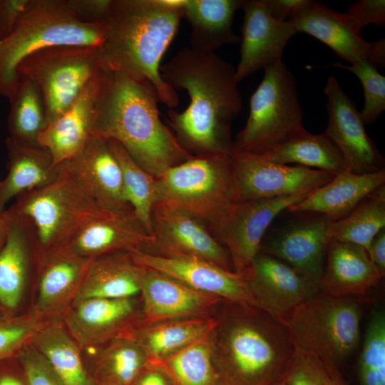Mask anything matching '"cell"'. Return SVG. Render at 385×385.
<instances>
[{"label": "cell", "mask_w": 385, "mask_h": 385, "mask_svg": "<svg viewBox=\"0 0 385 385\" xmlns=\"http://www.w3.org/2000/svg\"><path fill=\"white\" fill-rule=\"evenodd\" d=\"M160 73L174 90H185L190 97L185 111L167 113L180 145L195 156L232 155L231 125L242 108L235 68L215 53L188 47L160 65Z\"/></svg>", "instance_id": "obj_1"}, {"label": "cell", "mask_w": 385, "mask_h": 385, "mask_svg": "<svg viewBox=\"0 0 385 385\" xmlns=\"http://www.w3.org/2000/svg\"><path fill=\"white\" fill-rule=\"evenodd\" d=\"M159 102L151 82L101 70L93 135L119 143L138 165L155 178L192 156L161 120Z\"/></svg>", "instance_id": "obj_2"}, {"label": "cell", "mask_w": 385, "mask_h": 385, "mask_svg": "<svg viewBox=\"0 0 385 385\" xmlns=\"http://www.w3.org/2000/svg\"><path fill=\"white\" fill-rule=\"evenodd\" d=\"M183 1L111 0L103 22L102 70L151 82L170 109L178 106L179 98L163 80L160 66L179 29Z\"/></svg>", "instance_id": "obj_3"}, {"label": "cell", "mask_w": 385, "mask_h": 385, "mask_svg": "<svg viewBox=\"0 0 385 385\" xmlns=\"http://www.w3.org/2000/svg\"><path fill=\"white\" fill-rule=\"evenodd\" d=\"M211 335L217 385H271L289 371L295 351L287 329L264 310L225 301Z\"/></svg>", "instance_id": "obj_4"}, {"label": "cell", "mask_w": 385, "mask_h": 385, "mask_svg": "<svg viewBox=\"0 0 385 385\" xmlns=\"http://www.w3.org/2000/svg\"><path fill=\"white\" fill-rule=\"evenodd\" d=\"M104 32L103 23L78 19L65 0H29L12 31L0 41V96H12L16 68L29 54L52 46H101Z\"/></svg>", "instance_id": "obj_5"}, {"label": "cell", "mask_w": 385, "mask_h": 385, "mask_svg": "<svg viewBox=\"0 0 385 385\" xmlns=\"http://www.w3.org/2000/svg\"><path fill=\"white\" fill-rule=\"evenodd\" d=\"M361 314L358 299L319 292L296 307L282 324L296 354L332 372L356 349Z\"/></svg>", "instance_id": "obj_6"}, {"label": "cell", "mask_w": 385, "mask_h": 385, "mask_svg": "<svg viewBox=\"0 0 385 385\" xmlns=\"http://www.w3.org/2000/svg\"><path fill=\"white\" fill-rule=\"evenodd\" d=\"M156 200L201 222L208 230L238 202L231 155H192L155 178Z\"/></svg>", "instance_id": "obj_7"}, {"label": "cell", "mask_w": 385, "mask_h": 385, "mask_svg": "<svg viewBox=\"0 0 385 385\" xmlns=\"http://www.w3.org/2000/svg\"><path fill=\"white\" fill-rule=\"evenodd\" d=\"M57 167L45 185L23 192L11 207L33 222L47 252L66 247L84 228L108 211L71 175Z\"/></svg>", "instance_id": "obj_8"}, {"label": "cell", "mask_w": 385, "mask_h": 385, "mask_svg": "<svg viewBox=\"0 0 385 385\" xmlns=\"http://www.w3.org/2000/svg\"><path fill=\"white\" fill-rule=\"evenodd\" d=\"M264 71L246 124L232 140L233 151L263 155L304 128L294 74L282 60Z\"/></svg>", "instance_id": "obj_9"}, {"label": "cell", "mask_w": 385, "mask_h": 385, "mask_svg": "<svg viewBox=\"0 0 385 385\" xmlns=\"http://www.w3.org/2000/svg\"><path fill=\"white\" fill-rule=\"evenodd\" d=\"M101 69V46L59 45L29 54L20 62L16 72L38 87L45 104L46 126Z\"/></svg>", "instance_id": "obj_10"}, {"label": "cell", "mask_w": 385, "mask_h": 385, "mask_svg": "<svg viewBox=\"0 0 385 385\" xmlns=\"http://www.w3.org/2000/svg\"><path fill=\"white\" fill-rule=\"evenodd\" d=\"M311 192L234 204L209 231L228 252L233 272L244 276L275 219Z\"/></svg>", "instance_id": "obj_11"}, {"label": "cell", "mask_w": 385, "mask_h": 385, "mask_svg": "<svg viewBox=\"0 0 385 385\" xmlns=\"http://www.w3.org/2000/svg\"><path fill=\"white\" fill-rule=\"evenodd\" d=\"M292 217L267 232L260 252L282 260L320 290L333 220L314 212H292Z\"/></svg>", "instance_id": "obj_12"}, {"label": "cell", "mask_w": 385, "mask_h": 385, "mask_svg": "<svg viewBox=\"0 0 385 385\" xmlns=\"http://www.w3.org/2000/svg\"><path fill=\"white\" fill-rule=\"evenodd\" d=\"M231 157L238 202L312 192L337 175L301 165L272 163L247 153L233 151Z\"/></svg>", "instance_id": "obj_13"}, {"label": "cell", "mask_w": 385, "mask_h": 385, "mask_svg": "<svg viewBox=\"0 0 385 385\" xmlns=\"http://www.w3.org/2000/svg\"><path fill=\"white\" fill-rule=\"evenodd\" d=\"M151 227L153 241L144 252L166 257L200 259L233 272L227 250L194 217L155 204Z\"/></svg>", "instance_id": "obj_14"}, {"label": "cell", "mask_w": 385, "mask_h": 385, "mask_svg": "<svg viewBox=\"0 0 385 385\" xmlns=\"http://www.w3.org/2000/svg\"><path fill=\"white\" fill-rule=\"evenodd\" d=\"M328 124L324 134L342 157L348 171L364 174L384 170V159L367 135L354 102L329 76L324 89Z\"/></svg>", "instance_id": "obj_15"}, {"label": "cell", "mask_w": 385, "mask_h": 385, "mask_svg": "<svg viewBox=\"0 0 385 385\" xmlns=\"http://www.w3.org/2000/svg\"><path fill=\"white\" fill-rule=\"evenodd\" d=\"M2 217L6 234L0 249V305L9 312L20 304L31 276L38 277L45 252L29 218L11 207Z\"/></svg>", "instance_id": "obj_16"}, {"label": "cell", "mask_w": 385, "mask_h": 385, "mask_svg": "<svg viewBox=\"0 0 385 385\" xmlns=\"http://www.w3.org/2000/svg\"><path fill=\"white\" fill-rule=\"evenodd\" d=\"M290 20L297 33L312 36L350 64L366 61L377 68L384 67V38L373 43L365 41L361 30L344 13L310 1Z\"/></svg>", "instance_id": "obj_17"}, {"label": "cell", "mask_w": 385, "mask_h": 385, "mask_svg": "<svg viewBox=\"0 0 385 385\" xmlns=\"http://www.w3.org/2000/svg\"><path fill=\"white\" fill-rule=\"evenodd\" d=\"M244 276L257 307L282 324L296 307L320 292L289 265L262 252L256 256Z\"/></svg>", "instance_id": "obj_18"}, {"label": "cell", "mask_w": 385, "mask_h": 385, "mask_svg": "<svg viewBox=\"0 0 385 385\" xmlns=\"http://www.w3.org/2000/svg\"><path fill=\"white\" fill-rule=\"evenodd\" d=\"M140 319L135 297L88 298L76 301L62 321L82 350L98 349L124 335Z\"/></svg>", "instance_id": "obj_19"}, {"label": "cell", "mask_w": 385, "mask_h": 385, "mask_svg": "<svg viewBox=\"0 0 385 385\" xmlns=\"http://www.w3.org/2000/svg\"><path fill=\"white\" fill-rule=\"evenodd\" d=\"M140 294V319L136 326L183 318L212 317L226 301L148 268Z\"/></svg>", "instance_id": "obj_20"}, {"label": "cell", "mask_w": 385, "mask_h": 385, "mask_svg": "<svg viewBox=\"0 0 385 385\" xmlns=\"http://www.w3.org/2000/svg\"><path fill=\"white\" fill-rule=\"evenodd\" d=\"M240 58L235 68L237 83L282 60L289 40L297 34L291 20L280 21L268 12L265 0H243Z\"/></svg>", "instance_id": "obj_21"}, {"label": "cell", "mask_w": 385, "mask_h": 385, "mask_svg": "<svg viewBox=\"0 0 385 385\" xmlns=\"http://www.w3.org/2000/svg\"><path fill=\"white\" fill-rule=\"evenodd\" d=\"M132 256L143 267L165 274L194 289L227 302L258 307L245 276L212 262L197 258L166 257L144 252L133 253Z\"/></svg>", "instance_id": "obj_22"}, {"label": "cell", "mask_w": 385, "mask_h": 385, "mask_svg": "<svg viewBox=\"0 0 385 385\" xmlns=\"http://www.w3.org/2000/svg\"><path fill=\"white\" fill-rule=\"evenodd\" d=\"M93 261L66 248L45 252L32 310L45 321L62 319L76 302Z\"/></svg>", "instance_id": "obj_23"}, {"label": "cell", "mask_w": 385, "mask_h": 385, "mask_svg": "<svg viewBox=\"0 0 385 385\" xmlns=\"http://www.w3.org/2000/svg\"><path fill=\"white\" fill-rule=\"evenodd\" d=\"M153 237L131 207L108 211L84 228L66 247L83 257L144 252Z\"/></svg>", "instance_id": "obj_24"}, {"label": "cell", "mask_w": 385, "mask_h": 385, "mask_svg": "<svg viewBox=\"0 0 385 385\" xmlns=\"http://www.w3.org/2000/svg\"><path fill=\"white\" fill-rule=\"evenodd\" d=\"M57 166L73 177L104 209L131 207L125 198L120 168L106 140L94 135L81 153Z\"/></svg>", "instance_id": "obj_25"}, {"label": "cell", "mask_w": 385, "mask_h": 385, "mask_svg": "<svg viewBox=\"0 0 385 385\" xmlns=\"http://www.w3.org/2000/svg\"><path fill=\"white\" fill-rule=\"evenodd\" d=\"M101 70L88 82L74 101L38 135V143L49 151L55 166L81 153L94 136L95 104Z\"/></svg>", "instance_id": "obj_26"}, {"label": "cell", "mask_w": 385, "mask_h": 385, "mask_svg": "<svg viewBox=\"0 0 385 385\" xmlns=\"http://www.w3.org/2000/svg\"><path fill=\"white\" fill-rule=\"evenodd\" d=\"M383 277L364 247L329 241L320 292L336 297L363 295Z\"/></svg>", "instance_id": "obj_27"}, {"label": "cell", "mask_w": 385, "mask_h": 385, "mask_svg": "<svg viewBox=\"0 0 385 385\" xmlns=\"http://www.w3.org/2000/svg\"><path fill=\"white\" fill-rule=\"evenodd\" d=\"M384 183L385 170L364 174L346 170L337 174L331 181L287 211L319 213L337 221L349 214L364 197Z\"/></svg>", "instance_id": "obj_28"}, {"label": "cell", "mask_w": 385, "mask_h": 385, "mask_svg": "<svg viewBox=\"0 0 385 385\" xmlns=\"http://www.w3.org/2000/svg\"><path fill=\"white\" fill-rule=\"evenodd\" d=\"M243 0H184L183 17L190 25V48L214 53L226 44H237L240 37L232 29L233 17Z\"/></svg>", "instance_id": "obj_29"}, {"label": "cell", "mask_w": 385, "mask_h": 385, "mask_svg": "<svg viewBox=\"0 0 385 385\" xmlns=\"http://www.w3.org/2000/svg\"><path fill=\"white\" fill-rule=\"evenodd\" d=\"M7 175L0 188V212L20 194L48 183L57 174L49 151L41 145L6 140Z\"/></svg>", "instance_id": "obj_30"}, {"label": "cell", "mask_w": 385, "mask_h": 385, "mask_svg": "<svg viewBox=\"0 0 385 385\" xmlns=\"http://www.w3.org/2000/svg\"><path fill=\"white\" fill-rule=\"evenodd\" d=\"M146 268L138 265L131 253L94 259L76 302L88 298L135 297L140 292Z\"/></svg>", "instance_id": "obj_31"}, {"label": "cell", "mask_w": 385, "mask_h": 385, "mask_svg": "<svg viewBox=\"0 0 385 385\" xmlns=\"http://www.w3.org/2000/svg\"><path fill=\"white\" fill-rule=\"evenodd\" d=\"M217 324L215 315L183 318L136 326L125 334L138 343L148 361H153L168 357L211 333Z\"/></svg>", "instance_id": "obj_32"}, {"label": "cell", "mask_w": 385, "mask_h": 385, "mask_svg": "<svg viewBox=\"0 0 385 385\" xmlns=\"http://www.w3.org/2000/svg\"><path fill=\"white\" fill-rule=\"evenodd\" d=\"M31 344L48 361L64 385H97L85 367L82 349L62 319L46 321Z\"/></svg>", "instance_id": "obj_33"}, {"label": "cell", "mask_w": 385, "mask_h": 385, "mask_svg": "<svg viewBox=\"0 0 385 385\" xmlns=\"http://www.w3.org/2000/svg\"><path fill=\"white\" fill-rule=\"evenodd\" d=\"M259 155L272 163H297L334 174L347 170L339 152L324 133L313 134L304 128L287 141Z\"/></svg>", "instance_id": "obj_34"}, {"label": "cell", "mask_w": 385, "mask_h": 385, "mask_svg": "<svg viewBox=\"0 0 385 385\" xmlns=\"http://www.w3.org/2000/svg\"><path fill=\"white\" fill-rule=\"evenodd\" d=\"M97 349L92 375L97 385H132L148 364L142 347L125 334Z\"/></svg>", "instance_id": "obj_35"}, {"label": "cell", "mask_w": 385, "mask_h": 385, "mask_svg": "<svg viewBox=\"0 0 385 385\" xmlns=\"http://www.w3.org/2000/svg\"><path fill=\"white\" fill-rule=\"evenodd\" d=\"M385 228L384 185L364 197L344 217L333 221L327 230L329 240L364 247L369 253L372 240Z\"/></svg>", "instance_id": "obj_36"}, {"label": "cell", "mask_w": 385, "mask_h": 385, "mask_svg": "<svg viewBox=\"0 0 385 385\" xmlns=\"http://www.w3.org/2000/svg\"><path fill=\"white\" fill-rule=\"evenodd\" d=\"M9 100L8 137L23 143L39 144L38 135L46 126V108L38 87L29 78L19 76Z\"/></svg>", "instance_id": "obj_37"}, {"label": "cell", "mask_w": 385, "mask_h": 385, "mask_svg": "<svg viewBox=\"0 0 385 385\" xmlns=\"http://www.w3.org/2000/svg\"><path fill=\"white\" fill-rule=\"evenodd\" d=\"M212 332L168 357L148 363L162 369L175 385H217L211 357Z\"/></svg>", "instance_id": "obj_38"}, {"label": "cell", "mask_w": 385, "mask_h": 385, "mask_svg": "<svg viewBox=\"0 0 385 385\" xmlns=\"http://www.w3.org/2000/svg\"><path fill=\"white\" fill-rule=\"evenodd\" d=\"M107 141L120 168L126 200L151 235V213L156 200L155 178L138 165L119 143Z\"/></svg>", "instance_id": "obj_39"}, {"label": "cell", "mask_w": 385, "mask_h": 385, "mask_svg": "<svg viewBox=\"0 0 385 385\" xmlns=\"http://www.w3.org/2000/svg\"><path fill=\"white\" fill-rule=\"evenodd\" d=\"M361 385H385V314L375 312L369 322L359 361Z\"/></svg>", "instance_id": "obj_40"}, {"label": "cell", "mask_w": 385, "mask_h": 385, "mask_svg": "<svg viewBox=\"0 0 385 385\" xmlns=\"http://www.w3.org/2000/svg\"><path fill=\"white\" fill-rule=\"evenodd\" d=\"M46 322L33 310L21 314L1 313L0 361L16 356L31 344Z\"/></svg>", "instance_id": "obj_41"}, {"label": "cell", "mask_w": 385, "mask_h": 385, "mask_svg": "<svg viewBox=\"0 0 385 385\" xmlns=\"http://www.w3.org/2000/svg\"><path fill=\"white\" fill-rule=\"evenodd\" d=\"M334 66L349 71L361 81L364 93V103L359 112L365 124L375 122L385 110V77L378 68L366 61L350 65L335 63Z\"/></svg>", "instance_id": "obj_42"}, {"label": "cell", "mask_w": 385, "mask_h": 385, "mask_svg": "<svg viewBox=\"0 0 385 385\" xmlns=\"http://www.w3.org/2000/svg\"><path fill=\"white\" fill-rule=\"evenodd\" d=\"M26 385H64L45 358L31 344L16 355Z\"/></svg>", "instance_id": "obj_43"}, {"label": "cell", "mask_w": 385, "mask_h": 385, "mask_svg": "<svg viewBox=\"0 0 385 385\" xmlns=\"http://www.w3.org/2000/svg\"><path fill=\"white\" fill-rule=\"evenodd\" d=\"M361 31L368 24L385 25L384 0H359L352 4L344 12Z\"/></svg>", "instance_id": "obj_44"}, {"label": "cell", "mask_w": 385, "mask_h": 385, "mask_svg": "<svg viewBox=\"0 0 385 385\" xmlns=\"http://www.w3.org/2000/svg\"><path fill=\"white\" fill-rule=\"evenodd\" d=\"M327 374L319 365L295 354L287 379L289 385H320Z\"/></svg>", "instance_id": "obj_45"}, {"label": "cell", "mask_w": 385, "mask_h": 385, "mask_svg": "<svg viewBox=\"0 0 385 385\" xmlns=\"http://www.w3.org/2000/svg\"><path fill=\"white\" fill-rule=\"evenodd\" d=\"M111 0H65L73 14L82 21L103 23Z\"/></svg>", "instance_id": "obj_46"}, {"label": "cell", "mask_w": 385, "mask_h": 385, "mask_svg": "<svg viewBox=\"0 0 385 385\" xmlns=\"http://www.w3.org/2000/svg\"><path fill=\"white\" fill-rule=\"evenodd\" d=\"M29 0H0V41L12 31Z\"/></svg>", "instance_id": "obj_47"}, {"label": "cell", "mask_w": 385, "mask_h": 385, "mask_svg": "<svg viewBox=\"0 0 385 385\" xmlns=\"http://www.w3.org/2000/svg\"><path fill=\"white\" fill-rule=\"evenodd\" d=\"M310 0H265L270 14L276 20L286 21L302 10Z\"/></svg>", "instance_id": "obj_48"}, {"label": "cell", "mask_w": 385, "mask_h": 385, "mask_svg": "<svg viewBox=\"0 0 385 385\" xmlns=\"http://www.w3.org/2000/svg\"><path fill=\"white\" fill-rule=\"evenodd\" d=\"M132 385H175L160 367L148 363Z\"/></svg>", "instance_id": "obj_49"}, {"label": "cell", "mask_w": 385, "mask_h": 385, "mask_svg": "<svg viewBox=\"0 0 385 385\" xmlns=\"http://www.w3.org/2000/svg\"><path fill=\"white\" fill-rule=\"evenodd\" d=\"M369 257L379 270L385 274V229L380 231L371 242L369 251Z\"/></svg>", "instance_id": "obj_50"}, {"label": "cell", "mask_w": 385, "mask_h": 385, "mask_svg": "<svg viewBox=\"0 0 385 385\" xmlns=\"http://www.w3.org/2000/svg\"><path fill=\"white\" fill-rule=\"evenodd\" d=\"M0 385H26V383L14 375L5 374L0 377Z\"/></svg>", "instance_id": "obj_51"}, {"label": "cell", "mask_w": 385, "mask_h": 385, "mask_svg": "<svg viewBox=\"0 0 385 385\" xmlns=\"http://www.w3.org/2000/svg\"><path fill=\"white\" fill-rule=\"evenodd\" d=\"M320 385H342L337 379L333 377L332 373L327 374L323 379Z\"/></svg>", "instance_id": "obj_52"}, {"label": "cell", "mask_w": 385, "mask_h": 385, "mask_svg": "<svg viewBox=\"0 0 385 385\" xmlns=\"http://www.w3.org/2000/svg\"><path fill=\"white\" fill-rule=\"evenodd\" d=\"M6 234V223L4 222L3 217H1V219L0 220V249L1 248L5 241Z\"/></svg>", "instance_id": "obj_53"}, {"label": "cell", "mask_w": 385, "mask_h": 385, "mask_svg": "<svg viewBox=\"0 0 385 385\" xmlns=\"http://www.w3.org/2000/svg\"><path fill=\"white\" fill-rule=\"evenodd\" d=\"M275 385H289L287 377L284 379H282V381H280L279 383L276 384Z\"/></svg>", "instance_id": "obj_54"}, {"label": "cell", "mask_w": 385, "mask_h": 385, "mask_svg": "<svg viewBox=\"0 0 385 385\" xmlns=\"http://www.w3.org/2000/svg\"><path fill=\"white\" fill-rule=\"evenodd\" d=\"M4 312H6L3 308L0 305V314Z\"/></svg>", "instance_id": "obj_55"}, {"label": "cell", "mask_w": 385, "mask_h": 385, "mask_svg": "<svg viewBox=\"0 0 385 385\" xmlns=\"http://www.w3.org/2000/svg\"><path fill=\"white\" fill-rule=\"evenodd\" d=\"M1 180H0V188H1ZM1 217H2V213L0 212V220L1 219Z\"/></svg>", "instance_id": "obj_56"}]
</instances>
